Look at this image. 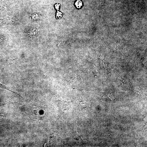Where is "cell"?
Segmentation results:
<instances>
[{"label":"cell","instance_id":"cell-1","mask_svg":"<svg viewBox=\"0 0 147 147\" xmlns=\"http://www.w3.org/2000/svg\"><path fill=\"white\" fill-rule=\"evenodd\" d=\"M12 19L10 18L6 17L0 19V24L1 25L8 24L12 23Z\"/></svg>","mask_w":147,"mask_h":147},{"label":"cell","instance_id":"cell-2","mask_svg":"<svg viewBox=\"0 0 147 147\" xmlns=\"http://www.w3.org/2000/svg\"><path fill=\"white\" fill-rule=\"evenodd\" d=\"M75 5L77 8L80 9L82 6V3L80 0H77L75 3Z\"/></svg>","mask_w":147,"mask_h":147},{"label":"cell","instance_id":"cell-3","mask_svg":"<svg viewBox=\"0 0 147 147\" xmlns=\"http://www.w3.org/2000/svg\"><path fill=\"white\" fill-rule=\"evenodd\" d=\"M0 88H2V89H5V90H8V91H11V92H13L14 93L17 94H18V95H19V96L21 97V96H20V95H19V94H18L17 93H16L14 92H13L12 91H10L7 87H6V86H5L2 85V84L1 83H0Z\"/></svg>","mask_w":147,"mask_h":147},{"label":"cell","instance_id":"cell-4","mask_svg":"<svg viewBox=\"0 0 147 147\" xmlns=\"http://www.w3.org/2000/svg\"><path fill=\"white\" fill-rule=\"evenodd\" d=\"M63 16L62 13L58 11L57 13L56 18L57 19H60Z\"/></svg>","mask_w":147,"mask_h":147},{"label":"cell","instance_id":"cell-5","mask_svg":"<svg viewBox=\"0 0 147 147\" xmlns=\"http://www.w3.org/2000/svg\"><path fill=\"white\" fill-rule=\"evenodd\" d=\"M135 90L139 94L142 93V92L139 88H138V87L136 88H135Z\"/></svg>","mask_w":147,"mask_h":147},{"label":"cell","instance_id":"cell-6","mask_svg":"<svg viewBox=\"0 0 147 147\" xmlns=\"http://www.w3.org/2000/svg\"><path fill=\"white\" fill-rule=\"evenodd\" d=\"M60 5L59 4H57L55 5V8L57 10H59Z\"/></svg>","mask_w":147,"mask_h":147}]
</instances>
